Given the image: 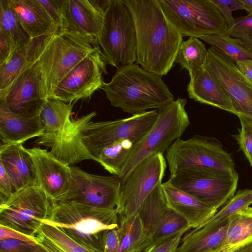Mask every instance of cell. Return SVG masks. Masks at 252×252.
<instances>
[{"label":"cell","mask_w":252,"mask_h":252,"mask_svg":"<svg viewBox=\"0 0 252 252\" xmlns=\"http://www.w3.org/2000/svg\"><path fill=\"white\" fill-rule=\"evenodd\" d=\"M136 33V63L160 76L172 68L183 36L165 14L158 0H123Z\"/></svg>","instance_id":"6da1fadb"},{"label":"cell","mask_w":252,"mask_h":252,"mask_svg":"<svg viewBox=\"0 0 252 252\" xmlns=\"http://www.w3.org/2000/svg\"><path fill=\"white\" fill-rule=\"evenodd\" d=\"M103 89L112 106L132 115L158 109L174 98L161 76L134 63L117 68Z\"/></svg>","instance_id":"7a4b0ae2"},{"label":"cell","mask_w":252,"mask_h":252,"mask_svg":"<svg viewBox=\"0 0 252 252\" xmlns=\"http://www.w3.org/2000/svg\"><path fill=\"white\" fill-rule=\"evenodd\" d=\"M45 224L56 226L72 239L96 252H103V238L108 230L118 228L116 209L95 208L76 202L53 205Z\"/></svg>","instance_id":"3957f363"},{"label":"cell","mask_w":252,"mask_h":252,"mask_svg":"<svg viewBox=\"0 0 252 252\" xmlns=\"http://www.w3.org/2000/svg\"><path fill=\"white\" fill-rule=\"evenodd\" d=\"M99 45L98 40L69 30L52 35L37 63L47 98L65 76Z\"/></svg>","instance_id":"277c9868"},{"label":"cell","mask_w":252,"mask_h":252,"mask_svg":"<svg viewBox=\"0 0 252 252\" xmlns=\"http://www.w3.org/2000/svg\"><path fill=\"white\" fill-rule=\"evenodd\" d=\"M97 40L107 64L118 68L136 62L135 24L123 0H111Z\"/></svg>","instance_id":"5b68a950"},{"label":"cell","mask_w":252,"mask_h":252,"mask_svg":"<svg viewBox=\"0 0 252 252\" xmlns=\"http://www.w3.org/2000/svg\"><path fill=\"white\" fill-rule=\"evenodd\" d=\"M186 99L178 98L158 108L157 120L143 139L135 144L119 176L122 179L136 164L154 153L164 154L190 125Z\"/></svg>","instance_id":"8992f818"},{"label":"cell","mask_w":252,"mask_h":252,"mask_svg":"<svg viewBox=\"0 0 252 252\" xmlns=\"http://www.w3.org/2000/svg\"><path fill=\"white\" fill-rule=\"evenodd\" d=\"M238 180L236 171L192 167L178 171L167 181L219 210L235 195Z\"/></svg>","instance_id":"52a82bcc"},{"label":"cell","mask_w":252,"mask_h":252,"mask_svg":"<svg viewBox=\"0 0 252 252\" xmlns=\"http://www.w3.org/2000/svg\"><path fill=\"white\" fill-rule=\"evenodd\" d=\"M166 152L170 177L182 169L192 167L236 171L231 155L215 137L194 135L186 140L180 138Z\"/></svg>","instance_id":"ba28073f"},{"label":"cell","mask_w":252,"mask_h":252,"mask_svg":"<svg viewBox=\"0 0 252 252\" xmlns=\"http://www.w3.org/2000/svg\"><path fill=\"white\" fill-rule=\"evenodd\" d=\"M157 117V110L115 121L93 122L91 120L94 117H92L81 129L82 141L90 154L96 158L104 148L118 141L128 139L135 144L141 141Z\"/></svg>","instance_id":"9c48e42d"},{"label":"cell","mask_w":252,"mask_h":252,"mask_svg":"<svg viewBox=\"0 0 252 252\" xmlns=\"http://www.w3.org/2000/svg\"><path fill=\"white\" fill-rule=\"evenodd\" d=\"M52 208L51 201L39 188L28 187L0 204V225L35 238Z\"/></svg>","instance_id":"30bf717a"},{"label":"cell","mask_w":252,"mask_h":252,"mask_svg":"<svg viewBox=\"0 0 252 252\" xmlns=\"http://www.w3.org/2000/svg\"><path fill=\"white\" fill-rule=\"evenodd\" d=\"M167 17L181 34L199 37L223 33L227 27L210 0H158Z\"/></svg>","instance_id":"8fae6325"},{"label":"cell","mask_w":252,"mask_h":252,"mask_svg":"<svg viewBox=\"0 0 252 252\" xmlns=\"http://www.w3.org/2000/svg\"><path fill=\"white\" fill-rule=\"evenodd\" d=\"M166 166L163 154L154 153L140 161L121 179L116 208L118 215L138 212L148 195L162 183Z\"/></svg>","instance_id":"7c38bea8"},{"label":"cell","mask_w":252,"mask_h":252,"mask_svg":"<svg viewBox=\"0 0 252 252\" xmlns=\"http://www.w3.org/2000/svg\"><path fill=\"white\" fill-rule=\"evenodd\" d=\"M70 169L71 179L67 190L52 205L76 202L98 208L116 209L121 183L118 176L90 174L71 166Z\"/></svg>","instance_id":"4fadbf2b"},{"label":"cell","mask_w":252,"mask_h":252,"mask_svg":"<svg viewBox=\"0 0 252 252\" xmlns=\"http://www.w3.org/2000/svg\"><path fill=\"white\" fill-rule=\"evenodd\" d=\"M107 64L98 46L65 76L50 97L66 103L90 99L95 91L104 86L103 74H107Z\"/></svg>","instance_id":"5bb4252c"},{"label":"cell","mask_w":252,"mask_h":252,"mask_svg":"<svg viewBox=\"0 0 252 252\" xmlns=\"http://www.w3.org/2000/svg\"><path fill=\"white\" fill-rule=\"evenodd\" d=\"M204 66L227 94L235 115L252 120V81L235 63L221 50L211 46L207 50Z\"/></svg>","instance_id":"9a60e30c"},{"label":"cell","mask_w":252,"mask_h":252,"mask_svg":"<svg viewBox=\"0 0 252 252\" xmlns=\"http://www.w3.org/2000/svg\"><path fill=\"white\" fill-rule=\"evenodd\" d=\"M96 115L92 112L77 120L72 117L65 119L44 131L36 143L50 148L56 158L69 166L85 159L99 163L84 145L80 133L85 122Z\"/></svg>","instance_id":"2e32d148"},{"label":"cell","mask_w":252,"mask_h":252,"mask_svg":"<svg viewBox=\"0 0 252 252\" xmlns=\"http://www.w3.org/2000/svg\"><path fill=\"white\" fill-rule=\"evenodd\" d=\"M37 61L0 91V101L14 114L26 117L38 116L47 98Z\"/></svg>","instance_id":"e0dca14e"},{"label":"cell","mask_w":252,"mask_h":252,"mask_svg":"<svg viewBox=\"0 0 252 252\" xmlns=\"http://www.w3.org/2000/svg\"><path fill=\"white\" fill-rule=\"evenodd\" d=\"M161 184L148 195L137 212L153 242L163 240L184 228L191 229L188 222L168 206Z\"/></svg>","instance_id":"ac0fdd59"},{"label":"cell","mask_w":252,"mask_h":252,"mask_svg":"<svg viewBox=\"0 0 252 252\" xmlns=\"http://www.w3.org/2000/svg\"><path fill=\"white\" fill-rule=\"evenodd\" d=\"M33 160L37 187L53 204L67 190L71 179L70 166L56 158L46 149H27Z\"/></svg>","instance_id":"d6986e66"},{"label":"cell","mask_w":252,"mask_h":252,"mask_svg":"<svg viewBox=\"0 0 252 252\" xmlns=\"http://www.w3.org/2000/svg\"><path fill=\"white\" fill-rule=\"evenodd\" d=\"M111 0H65L68 30L97 39Z\"/></svg>","instance_id":"ffe728a7"},{"label":"cell","mask_w":252,"mask_h":252,"mask_svg":"<svg viewBox=\"0 0 252 252\" xmlns=\"http://www.w3.org/2000/svg\"><path fill=\"white\" fill-rule=\"evenodd\" d=\"M161 188L168 206L183 218L191 228L201 226L218 211L168 181L162 183Z\"/></svg>","instance_id":"44dd1931"},{"label":"cell","mask_w":252,"mask_h":252,"mask_svg":"<svg viewBox=\"0 0 252 252\" xmlns=\"http://www.w3.org/2000/svg\"><path fill=\"white\" fill-rule=\"evenodd\" d=\"M0 163L9 177L16 192L28 187H37L33 160L23 143L1 144Z\"/></svg>","instance_id":"7402d4cb"},{"label":"cell","mask_w":252,"mask_h":252,"mask_svg":"<svg viewBox=\"0 0 252 252\" xmlns=\"http://www.w3.org/2000/svg\"><path fill=\"white\" fill-rule=\"evenodd\" d=\"M189 76L187 91L190 98L235 114L227 94L205 66Z\"/></svg>","instance_id":"603a6c76"},{"label":"cell","mask_w":252,"mask_h":252,"mask_svg":"<svg viewBox=\"0 0 252 252\" xmlns=\"http://www.w3.org/2000/svg\"><path fill=\"white\" fill-rule=\"evenodd\" d=\"M40 115L26 117L11 112L0 101V138L3 144L23 143L43 133Z\"/></svg>","instance_id":"cb8c5ba5"},{"label":"cell","mask_w":252,"mask_h":252,"mask_svg":"<svg viewBox=\"0 0 252 252\" xmlns=\"http://www.w3.org/2000/svg\"><path fill=\"white\" fill-rule=\"evenodd\" d=\"M229 217L213 223L192 228L182 238L176 252H219L227 232Z\"/></svg>","instance_id":"d4e9b609"},{"label":"cell","mask_w":252,"mask_h":252,"mask_svg":"<svg viewBox=\"0 0 252 252\" xmlns=\"http://www.w3.org/2000/svg\"><path fill=\"white\" fill-rule=\"evenodd\" d=\"M53 33L32 38L0 65V91L7 88L19 74L36 62Z\"/></svg>","instance_id":"484cf974"},{"label":"cell","mask_w":252,"mask_h":252,"mask_svg":"<svg viewBox=\"0 0 252 252\" xmlns=\"http://www.w3.org/2000/svg\"><path fill=\"white\" fill-rule=\"evenodd\" d=\"M12 5L32 38L58 30L45 8L38 0H11Z\"/></svg>","instance_id":"4316f807"},{"label":"cell","mask_w":252,"mask_h":252,"mask_svg":"<svg viewBox=\"0 0 252 252\" xmlns=\"http://www.w3.org/2000/svg\"><path fill=\"white\" fill-rule=\"evenodd\" d=\"M118 230L120 239L118 252H141L153 243L138 212L129 215H118Z\"/></svg>","instance_id":"83f0119b"},{"label":"cell","mask_w":252,"mask_h":252,"mask_svg":"<svg viewBox=\"0 0 252 252\" xmlns=\"http://www.w3.org/2000/svg\"><path fill=\"white\" fill-rule=\"evenodd\" d=\"M252 241V208L249 206L229 216V223L220 251Z\"/></svg>","instance_id":"f1b7e54d"},{"label":"cell","mask_w":252,"mask_h":252,"mask_svg":"<svg viewBox=\"0 0 252 252\" xmlns=\"http://www.w3.org/2000/svg\"><path fill=\"white\" fill-rule=\"evenodd\" d=\"M0 31L10 37L16 50L32 39L14 9L11 0H0Z\"/></svg>","instance_id":"f546056e"},{"label":"cell","mask_w":252,"mask_h":252,"mask_svg":"<svg viewBox=\"0 0 252 252\" xmlns=\"http://www.w3.org/2000/svg\"><path fill=\"white\" fill-rule=\"evenodd\" d=\"M135 144L128 139L118 141L104 148L96 158L105 170L119 176Z\"/></svg>","instance_id":"4dcf8cb0"},{"label":"cell","mask_w":252,"mask_h":252,"mask_svg":"<svg viewBox=\"0 0 252 252\" xmlns=\"http://www.w3.org/2000/svg\"><path fill=\"white\" fill-rule=\"evenodd\" d=\"M207 56V50L205 44L198 37L190 36L182 41L175 63H179L190 74L204 66Z\"/></svg>","instance_id":"1f68e13d"},{"label":"cell","mask_w":252,"mask_h":252,"mask_svg":"<svg viewBox=\"0 0 252 252\" xmlns=\"http://www.w3.org/2000/svg\"><path fill=\"white\" fill-rule=\"evenodd\" d=\"M198 38L217 47L235 63L252 60V54L244 47L241 41L224 33L203 35Z\"/></svg>","instance_id":"d6a6232c"},{"label":"cell","mask_w":252,"mask_h":252,"mask_svg":"<svg viewBox=\"0 0 252 252\" xmlns=\"http://www.w3.org/2000/svg\"><path fill=\"white\" fill-rule=\"evenodd\" d=\"M252 204V189L239 190L231 199L220 208L206 223L213 224L228 218L232 214Z\"/></svg>","instance_id":"836d02e7"},{"label":"cell","mask_w":252,"mask_h":252,"mask_svg":"<svg viewBox=\"0 0 252 252\" xmlns=\"http://www.w3.org/2000/svg\"><path fill=\"white\" fill-rule=\"evenodd\" d=\"M40 231L64 252H96L75 241L56 226L43 223Z\"/></svg>","instance_id":"e575fe53"},{"label":"cell","mask_w":252,"mask_h":252,"mask_svg":"<svg viewBox=\"0 0 252 252\" xmlns=\"http://www.w3.org/2000/svg\"><path fill=\"white\" fill-rule=\"evenodd\" d=\"M224 33L239 39L252 54V14L235 18L234 22Z\"/></svg>","instance_id":"d590c367"},{"label":"cell","mask_w":252,"mask_h":252,"mask_svg":"<svg viewBox=\"0 0 252 252\" xmlns=\"http://www.w3.org/2000/svg\"><path fill=\"white\" fill-rule=\"evenodd\" d=\"M241 124L239 132L233 135L237 141L239 150L242 151L252 166V120L243 116H238Z\"/></svg>","instance_id":"8d00e7d4"},{"label":"cell","mask_w":252,"mask_h":252,"mask_svg":"<svg viewBox=\"0 0 252 252\" xmlns=\"http://www.w3.org/2000/svg\"><path fill=\"white\" fill-rule=\"evenodd\" d=\"M53 19L58 30H68L65 13V0H38Z\"/></svg>","instance_id":"74e56055"},{"label":"cell","mask_w":252,"mask_h":252,"mask_svg":"<svg viewBox=\"0 0 252 252\" xmlns=\"http://www.w3.org/2000/svg\"><path fill=\"white\" fill-rule=\"evenodd\" d=\"M190 229L184 228L163 240L153 242L141 252H176L182 237Z\"/></svg>","instance_id":"f35d334b"},{"label":"cell","mask_w":252,"mask_h":252,"mask_svg":"<svg viewBox=\"0 0 252 252\" xmlns=\"http://www.w3.org/2000/svg\"><path fill=\"white\" fill-rule=\"evenodd\" d=\"M0 252H47L40 244L8 239L0 241Z\"/></svg>","instance_id":"ab89813d"},{"label":"cell","mask_w":252,"mask_h":252,"mask_svg":"<svg viewBox=\"0 0 252 252\" xmlns=\"http://www.w3.org/2000/svg\"><path fill=\"white\" fill-rule=\"evenodd\" d=\"M220 12L228 27L234 22V11L244 9L240 0H210Z\"/></svg>","instance_id":"60d3db41"},{"label":"cell","mask_w":252,"mask_h":252,"mask_svg":"<svg viewBox=\"0 0 252 252\" xmlns=\"http://www.w3.org/2000/svg\"><path fill=\"white\" fill-rule=\"evenodd\" d=\"M15 193L16 191L13 184L3 165L0 163V204L8 200Z\"/></svg>","instance_id":"b9f144b4"},{"label":"cell","mask_w":252,"mask_h":252,"mask_svg":"<svg viewBox=\"0 0 252 252\" xmlns=\"http://www.w3.org/2000/svg\"><path fill=\"white\" fill-rule=\"evenodd\" d=\"M16 51L10 37L0 31V65L4 64Z\"/></svg>","instance_id":"7bdbcfd3"},{"label":"cell","mask_w":252,"mask_h":252,"mask_svg":"<svg viewBox=\"0 0 252 252\" xmlns=\"http://www.w3.org/2000/svg\"><path fill=\"white\" fill-rule=\"evenodd\" d=\"M120 245L118 228L108 230L105 233L102 242L103 252H118Z\"/></svg>","instance_id":"ee69618b"},{"label":"cell","mask_w":252,"mask_h":252,"mask_svg":"<svg viewBox=\"0 0 252 252\" xmlns=\"http://www.w3.org/2000/svg\"><path fill=\"white\" fill-rule=\"evenodd\" d=\"M8 239L21 240L33 245L39 244L35 237L25 235L0 225V241Z\"/></svg>","instance_id":"f6af8a7d"},{"label":"cell","mask_w":252,"mask_h":252,"mask_svg":"<svg viewBox=\"0 0 252 252\" xmlns=\"http://www.w3.org/2000/svg\"><path fill=\"white\" fill-rule=\"evenodd\" d=\"M35 238L38 244L44 248L47 252H64L53 241L44 235L40 230Z\"/></svg>","instance_id":"bcb514c9"},{"label":"cell","mask_w":252,"mask_h":252,"mask_svg":"<svg viewBox=\"0 0 252 252\" xmlns=\"http://www.w3.org/2000/svg\"><path fill=\"white\" fill-rule=\"evenodd\" d=\"M238 69L252 81V60L235 63Z\"/></svg>","instance_id":"7dc6e473"},{"label":"cell","mask_w":252,"mask_h":252,"mask_svg":"<svg viewBox=\"0 0 252 252\" xmlns=\"http://www.w3.org/2000/svg\"><path fill=\"white\" fill-rule=\"evenodd\" d=\"M233 252H252V241L240 246Z\"/></svg>","instance_id":"c3c4849f"},{"label":"cell","mask_w":252,"mask_h":252,"mask_svg":"<svg viewBox=\"0 0 252 252\" xmlns=\"http://www.w3.org/2000/svg\"><path fill=\"white\" fill-rule=\"evenodd\" d=\"M244 10H246L248 14H252V0H240Z\"/></svg>","instance_id":"681fc988"},{"label":"cell","mask_w":252,"mask_h":252,"mask_svg":"<svg viewBox=\"0 0 252 252\" xmlns=\"http://www.w3.org/2000/svg\"><path fill=\"white\" fill-rule=\"evenodd\" d=\"M241 246V245H240ZM240 246H236L233 248H228L224 250H223L222 251L219 252H233L234 251H235L238 247H239Z\"/></svg>","instance_id":"f907efd6"}]
</instances>
